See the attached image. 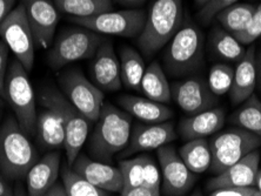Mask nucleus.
I'll return each instance as SVG.
<instances>
[{
	"mask_svg": "<svg viewBox=\"0 0 261 196\" xmlns=\"http://www.w3.org/2000/svg\"><path fill=\"white\" fill-rule=\"evenodd\" d=\"M130 132V115L109 102H103L88 141V152L94 160L110 163L117 153H121L127 147Z\"/></svg>",
	"mask_w": 261,
	"mask_h": 196,
	"instance_id": "obj_1",
	"label": "nucleus"
},
{
	"mask_svg": "<svg viewBox=\"0 0 261 196\" xmlns=\"http://www.w3.org/2000/svg\"><path fill=\"white\" fill-rule=\"evenodd\" d=\"M184 24L182 0H155L146 14L138 46L151 57L166 46Z\"/></svg>",
	"mask_w": 261,
	"mask_h": 196,
	"instance_id": "obj_2",
	"label": "nucleus"
},
{
	"mask_svg": "<svg viewBox=\"0 0 261 196\" xmlns=\"http://www.w3.org/2000/svg\"><path fill=\"white\" fill-rule=\"evenodd\" d=\"M38 153L17 119L7 117L0 126V171L12 180L26 178Z\"/></svg>",
	"mask_w": 261,
	"mask_h": 196,
	"instance_id": "obj_3",
	"label": "nucleus"
},
{
	"mask_svg": "<svg viewBox=\"0 0 261 196\" xmlns=\"http://www.w3.org/2000/svg\"><path fill=\"white\" fill-rule=\"evenodd\" d=\"M40 102L47 109L59 115L65 126V153L68 166H72L88 137L91 122L75 108L65 95L52 87H45L40 92Z\"/></svg>",
	"mask_w": 261,
	"mask_h": 196,
	"instance_id": "obj_4",
	"label": "nucleus"
},
{
	"mask_svg": "<svg viewBox=\"0 0 261 196\" xmlns=\"http://www.w3.org/2000/svg\"><path fill=\"white\" fill-rule=\"evenodd\" d=\"M203 59V34L197 26L182 24L166 46L164 66L173 76H184L197 71Z\"/></svg>",
	"mask_w": 261,
	"mask_h": 196,
	"instance_id": "obj_5",
	"label": "nucleus"
},
{
	"mask_svg": "<svg viewBox=\"0 0 261 196\" xmlns=\"http://www.w3.org/2000/svg\"><path fill=\"white\" fill-rule=\"evenodd\" d=\"M4 92H5V100L13 109L15 119L21 129L28 135L29 134L32 135L36 133L38 118L36 97L28 71L17 59L11 61L7 68Z\"/></svg>",
	"mask_w": 261,
	"mask_h": 196,
	"instance_id": "obj_6",
	"label": "nucleus"
},
{
	"mask_svg": "<svg viewBox=\"0 0 261 196\" xmlns=\"http://www.w3.org/2000/svg\"><path fill=\"white\" fill-rule=\"evenodd\" d=\"M105 40L101 34L85 27L65 29L49 47L47 63L58 71L74 61L90 59Z\"/></svg>",
	"mask_w": 261,
	"mask_h": 196,
	"instance_id": "obj_7",
	"label": "nucleus"
},
{
	"mask_svg": "<svg viewBox=\"0 0 261 196\" xmlns=\"http://www.w3.org/2000/svg\"><path fill=\"white\" fill-rule=\"evenodd\" d=\"M212 152L211 172L220 174L244 156L261 147V137L243 128H232L217 134L210 142Z\"/></svg>",
	"mask_w": 261,
	"mask_h": 196,
	"instance_id": "obj_8",
	"label": "nucleus"
},
{
	"mask_svg": "<svg viewBox=\"0 0 261 196\" xmlns=\"http://www.w3.org/2000/svg\"><path fill=\"white\" fill-rule=\"evenodd\" d=\"M59 85L63 94L90 122H95L103 105V93L79 68L61 72Z\"/></svg>",
	"mask_w": 261,
	"mask_h": 196,
	"instance_id": "obj_9",
	"label": "nucleus"
},
{
	"mask_svg": "<svg viewBox=\"0 0 261 196\" xmlns=\"http://www.w3.org/2000/svg\"><path fill=\"white\" fill-rule=\"evenodd\" d=\"M71 20L101 36L134 38L143 31L146 12L143 10L109 11L90 18H71Z\"/></svg>",
	"mask_w": 261,
	"mask_h": 196,
	"instance_id": "obj_10",
	"label": "nucleus"
},
{
	"mask_svg": "<svg viewBox=\"0 0 261 196\" xmlns=\"http://www.w3.org/2000/svg\"><path fill=\"white\" fill-rule=\"evenodd\" d=\"M0 37L25 70L32 71L36 41L21 4L14 7L0 26Z\"/></svg>",
	"mask_w": 261,
	"mask_h": 196,
	"instance_id": "obj_11",
	"label": "nucleus"
},
{
	"mask_svg": "<svg viewBox=\"0 0 261 196\" xmlns=\"http://www.w3.org/2000/svg\"><path fill=\"white\" fill-rule=\"evenodd\" d=\"M161 173V186L167 196H184L194 186L195 176L185 163L179 153L171 145L156 149Z\"/></svg>",
	"mask_w": 261,
	"mask_h": 196,
	"instance_id": "obj_12",
	"label": "nucleus"
},
{
	"mask_svg": "<svg viewBox=\"0 0 261 196\" xmlns=\"http://www.w3.org/2000/svg\"><path fill=\"white\" fill-rule=\"evenodd\" d=\"M32 30L34 41L40 48H49L55 41L59 12L51 0H20Z\"/></svg>",
	"mask_w": 261,
	"mask_h": 196,
	"instance_id": "obj_13",
	"label": "nucleus"
},
{
	"mask_svg": "<svg viewBox=\"0 0 261 196\" xmlns=\"http://www.w3.org/2000/svg\"><path fill=\"white\" fill-rule=\"evenodd\" d=\"M172 99L184 112L193 115L217 107L218 97L199 76L184 79L171 87Z\"/></svg>",
	"mask_w": 261,
	"mask_h": 196,
	"instance_id": "obj_14",
	"label": "nucleus"
},
{
	"mask_svg": "<svg viewBox=\"0 0 261 196\" xmlns=\"http://www.w3.org/2000/svg\"><path fill=\"white\" fill-rule=\"evenodd\" d=\"M175 127L171 121L160 122V124L137 125L130 132L129 142L124 151L122 157H128L137 153L149 152L159 149L164 146L170 145L176 139Z\"/></svg>",
	"mask_w": 261,
	"mask_h": 196,
	"instance_id": "obj_15",
	"label": "nucleus"
},
{
	"mask_svg": "<svg viewBox=\"0 0 261 196\" xmlns=\"http://www.w3.org/2000/svg\"><path fill=\"white\" fill-rule=\"evenodd\" d=\"M71 167L83 179L102 190L109 191V193H121L122 191L120 169L111 166L110 163L79 154Z\"/></svg>",
	"mask_w": 261,
	"mask_h": 196,
	"instance_id": "obj_16",
	"label": "nucleus"
},
{
	"mask_svg": "<svg viewBox=\"0 0 261 196\" xmlns=\"http://www.w3.org/2000/svg\"><path fill=\"white\" fill-rule=\"evenodd\" d=\"M91 76L98 88L116 92L121 88L120 63L110 40H105L98 48L91 65Z\"/></svg>",
	"mask_w": 261,
	"mask_h": 196,
	"instance_id": "obj_17",
	"label": "nucleus"
},
{
	"mask_svg": "<svg viewBox=\"0 0 261 196\" xmlns=\"http://www.w3.org/2000/svg\"><path fill=\"white\" fill-rule=\"evenodd\" d=\"M260 164L258 149L244 156L240 161L228 167L216 178L208 181V189L214 190L224 187H253Z\"/></svg>",
	"mask_w": 261,
	"mask_h": 196,
	"instance_id": "obj_18",
	"label": "nucleus"
},
{
	"mask_svg": "<svg viewBox=\"0 0 261 196\" xmlns=\"http://www.w3.org/2000/svg\"><path fill=\"white\" fill-rule=\"evenodd\" d=\"M60 173V154L51 152L37 161L26 175L28 196H45L55 186Z\"/></svg>",
	"mask_w": 261,
	"mask_h": 196,
	"instance_id": "obj_19",
	"label": "nucleus"
},
{
	"mask_svg": "<svg viewBox=\"0 0 261 196\" xmlns=\"http://www.w3.org/2000/svg\"><path fill=\"white\" fill-rule=\"evenodd\" d=\"M226 120V110L214 107L201 113L184 119L179 124V133L184 140L206 139L222 128Z\"/></svg>",
	"mask_w": 261,
	"mask_h": 196,
	"instance_id": "obj_20",
	"label": "nucleus"
},
{
	"mask_svg": "<svg viewBox=\"0 0 261 196\" xmlns=\"http://www.w3.org/2000/svg\"><path fill=\"white\" fill-rule=\"evenodd\" d=\"M255 47L249 45L243 59L237 64L234 71L233 85L229 91V97L233 105H240L254 94L256 87V63Z\"/></svg>",
	"mask_w": 261,
	"mask_h": 196,
	"instance_id": "obj_21",
	"label": "nucleus"
},
{
	"mask_svg": "<svg viewBox=\"0 0 261 196\" xmlns=\"http://www.w3.org/2000/svg\"><path fill=\"white\" fill-rule=\"evenodd\" d=\"M118 103L130 117L137 118L146 124H160L168 121L174 115L173 110L165 103L153 101L147 98L126 94L118 99Z\"/></svg>",
	"mask_w": 261,
	"mask_h": 196,
	"instance_id": "obj_22",
	"label": "nucleus"
},
{
	"mask_svg": "<svg viewBox=\"0 0 261 196\" xmlns=\"http://www.w3.org/2000/svg\"><path fill=\"white\" fill-rule=\"evenodd\" d=\"M36 134L41 147L46 149L64 147L65 126L61 118L55 110L46 108V110L38 115Z\"/></svg>",
	"mask_w": 261,
	"mask_h": 196,
	"instance_id": "obj_23",
	"label": "nucleus"
},
{
	"mask_svg": "<svg viewBox=\"0 0 261 196\" xmlns=\"http://www.w3.org/2000/svg\"><path fill=\"white\" fill-rule=\"evenodd\" d=\"M140 91L147 99L160 103H168L172 100L171 86L165 71L158 61H153L146 67L140 85Z\"/></svg>",
	"mask_w": 261,
	"mask_h": 196,
	"instance_id": "obj_24",
	"label": "nucleus"
},
{
	"mask_svg": "<svg viewBox=\"0 0 261 196\" xmlns=\"http://www.w3.org/2000/svg\"><path fill=\"white\" fill-rule=\"evenodd\" d=\"M120 75L121 81L127 88L140 91V85L145 74L146 66L143 57L138 51L124 46L120 51Z\"/></svg>",
	"mask_w": 261,
	"mask_h": 196,
	"instance_id": "obj_25",
	"label": "nucleus"
},
{
	"mask_svg": "<svg viewBox=\"0 0 261 196\" xmlns=\"http://www.w3.org/2000/svg\"><path fill=\"white\" fill-rule=\"evenodd\" d=\"M178 153L184 163L194 174L205 173L212 163V152H211L210 142H207L206 139L187 141Z\"/></svg>",
	"mask_w": 261,
	"mask_h": 196,
	"instance_id": "obj_26",
	"label": "nucleus"
},
{
	"mask_svg": "<svg viewBox=\"0 0 261 196\" xmlns=\"http://www.w3.org/2000/svg\"><path fill=\"white\" fill-rule=\"evenodd\" d=\"M210 45L212 51L228 63L238 64L243 59L246 49L233 34L222 27H214L210 37Z\"/></svg>",
	"mask_w": 261,
	"mask_h": 196,
	"instance_id": "obj_27",
	"label": "nucleus"
},
{
	"mask_svg": "<svg viewBox=\"0 0 261 196\" xmlns=\"http://www.w3.org/2000/svg\"><path fill=\"white\" fill-rule=\"evenodd\" d=\"M60 12L71 18H90L113 11L112 0H53Z\"/></svg>",
	"mask_w": 261,
	"mask_h": 196,
	"instance_id": "obj_28",
	"label": "nucleus"
},
{
	"mask_svg": "<svg viewBox=\"0 0 261 196\" xmlns=\"http://www.w3.org/2000/svg\"><path fill=\"white\" fill-rule=\"evenodd\" d=\"M254 11L255 6L252 4L236 3L222 10L216 18L222 29L236 37L246 27Z\"/></svg>",
	"mask_w": 261,
	"mask_h": 196,
	"instance_id": "obj_29",
	"label": "nucleus"
},
{
	"mask_svg": "<svg viewBox=\"0 0 261 196\" xmlns=\"http://www.w3.org/2000/svg\"><path fill=\"white\" fill-rule=\"evenodd\" d=\"M232 122L239 128L261 137V101L255 94L249 97L232 117Z\"/></svg>",
	"mask_w": 261,
	"mask_h": 196,
	"instance_id": "obj_30",
	"label": "nucleus"
},
{
	"mask_svg": "<svg viewBox=\"0 0 261 196\" xmlns=\"http://www.w3.org/2000/svg\"><path fill=\"white\" fill-rule=\"evenodd\" d=\"M61 179L67 196H110L109 191L102 190L86 181L68 164L61 171Z\"/></svg>",
	"mask_w": 261,
	"mask_h": 196,
	"instance_id": "obj_31",
	"label": "nucleus"
},
{
	"mask_svg": "<svg viewBox=\"0 0 261 196\" xmlns=\"http://www.w3.org/2000/svg\"><path fill=\"white\" fill-rule=\"evenodd\" d=\"M147 155H139L130 159H125L119 162L122 176V191L132 189V188L143 186L144 184V171L148 160Z\"/></svg>",
	"mask_w": 261,
	"mask_h": 196,
	"instance_id": "obj_32",
	"label": "nucleus"
},
{
	"mask_svg": "<svg viewBox=\"0 0 261 196\" xmlns=\"http://www.w3.org/2000/svg\"><path fill=\"white\" fill-rule=\"evenodd\" d=\"M234 70L226 64H216L212 66L208 74V83L210 90L213 92L217 97L229 93L233 85Z\"/></svg>",
	"mask_w": 261,
	"mask_h": 196,
	"instance_id": "obj_33",
	"label": "nucleus"
},
{
	"mask_svg": "<svg viewBox=\"0 0 261 196\" xmlns=\"http://www.w3.org/2000/svg\"><path fill=\"white\" fill-rule=\"evenodd\" d=\"M261 37V4L255 6V11L253 13L251 20L247 24L244 31L236 36V38L241 45H252L255 40Z\"/></svg>",
	"mask_w": 261,
	"mask_h": 196,
	"instance_id": "obj_34",
	"label": "nucleus"
},
{
	"mask_svg": "<svg viewBox=\"0 0 261 196\" xmlns=\"http://www.w3.org/2000/svg\"><path fill=\"white\" fill-rule=\"evenodd\" d=\"M238 2L239 0H208L199 11V18L203 24H210L222 10Z\"/></svg>",
	"mask_w": 261,
	"mask_h": 196,
	"instance_id": "obj_35",
	"label": "nucleus"
},
{
	"mask_svg": "<svg viewBox=\"0 0 261 196\" xmlns=\"http://www.w3.org/2000/svg\"><path fill=\"white\" fill-rule=\"evenodd\" d=\"M144 186L160 190L161 173L151 157H148L144 171Z\"/></svg>",
	"mask_w": 261,
	"mask_h": 196,
	"instance_id": "obj_36",
	"label": "nucleus"
},
{
	"mask_svg": "<svg viewBox=\"0 0 261 196\" xmlns=\"http://www.w3.org/2000/svg\"><path fill=\"white\" fill-rule=\"evenodd\" d=\"M255 193L253 187H224L211 190L210 196H253Z\"/></svg>",
	"mask_w": 261,
	"mask_h": 196,
	"instance_id": "obj_37",
	"label": "nucleus"
},
{
	"mask_svg": "<svg viewBox=\"0 0 261 196\" xmlns=\"http://www.w3.org/2000/svg\"><path fill=\"white\" fill-rule=\"evenodd\" d=\"M9 52L10 48L4 41H0V97L5 100V92H4V85L7 68H9Z\"/></svg>",
	"mask_w": 261,
	"mask_h": 196,
	"instance_id": "obj_38",
	"label": "nucleus"
},
{
	"mask_svg": "<svg viewBox=\"0 0 261 196\" xmlns=\"http://www.w3.org/2000/svg\"><path fill=\"white\" fill-rule=\"evenodd\" d=\"M119 196H160V190L153 189V188L146 187L143 184V186L121 191Z\"/></svg>",
	"mask_w": 261,
	"mask_h": 196,
	"instance_id": "obj_39",
	"label": "nucleus"
},
{
	"mask_svg": "<svg viewBox=\"0 0 261 196\" xmlns=\"http://www.w3.org/2000/svg\"><path fill=\"white\" fill-rule=\"evenodd\" d=\"M15 5V0H0V26L9 14L12 12Z\"/></svg>",
	"mask_w": 261,
	"mask_h": 196,
	"instance_id": "obj_40",
	"label": "nucleus"
},
{
	"mask_svg": "<svg viewBox=\"0 0 261 196\" xmlns=\"http://www.w3.org/2000/svg\"><path fill=\"white\" fill-rule=\"evenodd\" d=\"M0 196H15L14 190L2 176H0Z\"/></svg>",
	"mask_w": 261,
	"mask_h": 196,
	"instance_id": "obj_41",
	"label": "nucleus"
},
{
	"mask_svg": "<svg viewBox=\"0 0 261 196\" xmlns=\"http://www.w3.org/2000/svg\"><path fill=\"white\" fill-rule=\"evenodd\" d=\"M45 196H67V194H66V190H65V188H64V184H60L57 182Z\"/></svg>",
	"mask_w": 261,
	"mask_h": 196,
	"instance_id": "obj_42",
	"label": "nucleus"
},
{
	"mask_svg": "<svg viewBox=\"0 0 261 196\" xmlns=\"http://www.w3.org/2000/svg\"><path fill=\"white\" fill-rule=\"evenodd\" d=\"M256 63V86L261 91V52H259L255 57Z\"/></svg>",
	"mask_w": 261,
	"mask_h": 196,
	"instance_id": "obj_43",
	"label": "nucleus"
},
{
	"mask_svg": "<svg viewBox=\"0 0 261 196\" xmlns=\"http://www.w3.org/2000/svg\"><path fill=\"white\" fill-rule=\"evenodd\" d=\"M117 2L124 4L125 6H140L147 0H117Z\"/></svg>",
	"mask_w": 261,
	"mask_h": 196,
	"instance_id": "obj_44",
	"label": "nucleus"
},
{
	"mask_svg": "<svg viewBox=\"0 0 261 196\" xmlns=\"http://www.w3.org/2000/svg\"><path fill=\"white\" fill-rule=\"evenodd\" d=\"M253 188H255V190L258 191V194L261 196V169L260 168L258 171V174H256L255 182H254V186H253Z\"/></svg>",
	"mask_w": 261,
	"mask_h": 196,
	"instance_id": "obj_45",
	"label": "nucleus"
},
{
	"mask_svg": "<svg viewBox=\"0 0 261 196\" xmlns=\"http://www.w3.org/2000/svg\"><path fill=\"white\" fill-rule=\"evenodd\" d=\"M14 193H15V196H28V195H26V193H25L24 188H22L21 186H18L17 188H15Z\"/></svg>",
	"mask_w": 261,
	"mask_h": 196,
	"instance_id": "obj_46",
	"label": "nucleus"
},
{
	"mask_svg": "<svg viewBox=\"0 0 261 196\" xmlns=\"http://www.w3.org/2000/svg\"><path fill=\"white\" fill-rule=\"evenodd\" d=\"M193 2H194L195 5L199 6V7H200V9H201V7H202L203 5H205V4H206L207 2H208V0H193Z\"/></svg>",
	"mask_w": 261,
	"mask_h": 196,
	"instance_id": "obj_47",
	"label": "nucleus"
},
{
	"mask_svg": "<svg viewBox=\"0 0 261 196\" xmlns=\"http://www.w3.org/2000/svg\"><path fill=\"white\" fill-rule=\"evenodd\" d=\"M3 105H4V99L0 97V107H3Z\"/></svg>",
	"mask_w": 261,
	"mask_h": 196,
	"instance_id": "obj_48",
	"label": "nucleus"
},
{
	"mask_svg": "<svg viewBox=\"0 0 261 196\" xmlns=\"http://www.w3.org/2000/svg\"><path fill=\"white\" fill-rule=\"evenodd\" d=\"M192 196H201V194H200V193H199V191H198V193H197V194H194V195H192Z\"/></svg>",
	"mask_w": 261,
	"mask_h": 196,
	"instance_id": "obj_49",
	"label": "nucleus"
},
{
	"mask_svg": "<svg viewBox=\"0 0 261 196\" xmlns=\"http://www.w3.org/2000/svg\"><path fill=\"white\" fill-rule=\"evenodd\" d=\"M253 196H260V195H259V194H258V191H256V193H255V194H254V195H253Z\"/></svg>",
	"mask_w": 261,
	"mask_h": 196,
	"instance_id": "obj_50",
	"label": "nucleus"
}]
</instances>
